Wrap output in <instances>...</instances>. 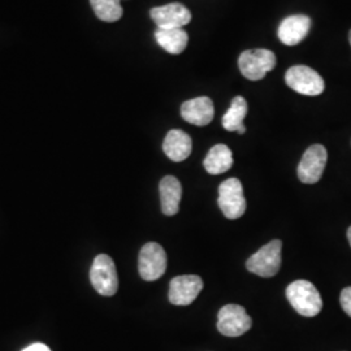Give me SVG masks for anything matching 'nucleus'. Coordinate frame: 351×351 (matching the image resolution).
<instances>
[{
  "label": "nucleus",
  "instance_id": "f257e3e1",
  "mask_svg": "<svg viewBox=\"0 0 351 351\" xmlns=\"http://www.w3.org/2000/svg\"><path fill=\"white\" fill-rule=\"evenodd\" d=\"M287 298L293 308L306 317H314L323 308V300L313 282L297 280L287 288Z\"/></svg>",
  "mask_w": 351,
  "mask_h": 351
},
{
  "label": "nucleus",
  "instance_id": "f03ea898",
  "mask_svg": "<svg viewBox=\"0 0 351 351\" xmlns=\"http://www.w3.org/2000/svg\"><path fill=\"white\" fill-rule=\"evenodd\" d=\"M281 251L282 242L280 239H274L251 255L246 262V267L251 274L258 276H276L281 268Z\"/></svg>",
  "mask_w": 351,
  "mask_h": 351
},
{
  "label": "nucleus",
  "instance_id": "7ed1b4c3",
  "mask_svg": "<svg viewBox=\"0 0 351 351\" xmlns=\"http://www.w3.org/2000/svg\"><path fill=\"white\" fill-rule=\"evenodd\" d=\"M276 55L265 49L243 51L239 58V71L250 81H259L276 66Z\"/></svg>",
  "mask_w": 351,
  "mask_h": 351
},
{
  "label": "nucleus",
  "instance_id": "20e7f679",
  "mask_svg": "<svg viewBox=\"0 0 351 351\" xmlns=\"http://www.w3.org/2000/svg\"><path fill=\"white\" fill-rule=\"evenodd\" d=\"M285 82L295 93L308 97L320 95L326 88L323 77L306 65H294L289 68L285 73Z\"/></svg>",
  "mask_w": 351,
  "mask_h": 351
},
{
  "label": "nucleus",
  "instance_id": "39448f33",
  "mask_svg": "<svg viewBox=\"0 0 351 351\" xmlns=\"http://www.w3.org/2000/svg\"><path fill=\"white\" fill-rule=\"evenodd\" d=\"M90 280L94 289L104 297H112L119 289V277L111 256L98 255L90 269Z\"/></svg>",
  "mask_w": 351,
  "mask_h": 351
},
{
  "label": "nucleus",
  "instance_id": "423d86ee",
  "mask_svg": "<svg viewBox=\"0 0 351 351\" xmlns=\"http://www.w3.org/2000/svg\"><path fill=\"white\" fill-rule=\"evenodd\" d=\"M219 207L226 219L237 220L246 211L243 186L239 178L230 177L219 186Z\"/></svg>",
  "mask_w": 351,
  "mask_h": 351
},
{
  "label": "nucleus",
  "instance_id": "0eeeda50",
  "mask_svg": "<svg viewBox=\"0 0 351 351\" xmlns=\"http://www.w3.org/2000/svg\"><path fill=\"white\" fill-rule=\"evenodd\" d=\"M252 320L245 307L226 304L217 315V330L226 337H239L250 330Z\"/></svg>",
  "mask_w": 351,
  "mask_h": 351
},
{
  "label": "nucleus",
  "instance_id": "6e6552de",
  "mask_svg": "<svg viewBox=\"0 0 351 351\" xmlns=\"http://www.w3.org/2000/svg\"><path fill=\"white\" fill-rule=\"evenodd\" d=\"M138 269L145 281H155L163 276L167 269V254L162 245L149 242L141 249Z\"/></svg>",
  "mask_w": 351,
  "mask_h": 351
},
{
  "label": "nucleus",
  "instance_id": "1a4fd4ad",
  "mask_svg": "<svg viewBox=\"0 0 351 351\" xmlns=\"http://www.w3.org/2000/svg\"><path fill=\"white\" fill-rule=\"evenodd\" d=\"M328 152L323 145L310 146L302 156L297 173L303 184L313 185L319 182L326 169Z\"/></svg>",
  "mask_w": 351,
  "mask_h": 351
},
{
  "label": "nucleus",
  "instance_id": "9d476101",
  "mask_svg": "<svg viewBox=\"0 0 351 351\" xmlns=\"http://www.w3.org/2000/svg\"><path fill=\"white\" fill-rule=\"evenodd\" d=\"M203 289V280L197 275H182L171 280L168 298L175 306H189Z\"/></svg>",
  "mask_w": 351,
  "mask_h": 351
},
{
  "label": "nucleus",
  "instance_id": "9b49d317",
  "mask_svg": "<svg viewBox=\"0 0 351 351\" xmlns=\"http://www.w3.org/2000/svg\"><path fill=\"white\" fill-rule=\"evenodd\" d=\"M150 16L158 29H178L191 21V13L181 3L155 7L151 10Z\"/></svg>",
  "mask_w": 351,
  "mask_h": 351
},
{
  "label": "nucleus",
  "instance_id": "f8f14e48",
  "mask_svg": "<svg viewBox=\"0 0 351 351\" xmlns=\"http://www.w3.org/2000/svg\"><path fill=\"white\" fill-rule=\"evenodd\" d=\"M311 29V19L306 14H293L284 19L278 26V39L287 46H295L307 37Z\"/></svg>",
  "mask_w": 351,
  "mask_h": 351
},
{
  "label": "nucleus",
  "instance_id": "ddd939ff",
  "mask_svg": "<svg viewBox=\"0 0 351 351\" xmlns=\"http://www.w3.org/2000/svg\"><path fill=\"white\" fill-rule=\"evenodd\" d=\"M213 103L208 97H198L182 103L181 106L182 119L193 125H208L213 120Z\"/></svg>",
  "mask_w": 351,
  "mask_h": 351
},
{
  "label": "nucleus",
  "instance_id": "4468645a",
  "mask_svg": "<svg viewBox=\"0 0 351 351\" xmlns=\"http://www.w3.org/2000/svg\"><path fill=\"white\" fill-rule=\"evenodd\" d=\"M193 149V142L188 133L180 129H172L168 132L163 142L164 154L172 162H184L188 159Z\"/></svg>",
  "mask_w": 351,
  "mask_h": 351
},
{
  "label": "nucleus",
  "instance_id": "2eb2a0df",
  "mask_svg": "<svg viewBox=\"0 0 351 351\" xmlns=\"http://www.w3.org/2000/svg\"><path fill=\"white\" fill-rule=\"evenodd\" d=\"M162 211L167 216H175L180 211V202L182 198L181 182L173 176H165L159 185Z\"/></svg>",
  "mask_w": 351,
  "mask_h": 351
},
{
  "label": "nucleus",
  "instance_id": "dca6fc26",
  "mask_svg": "<svg viewBox=\"0 0 351 351\" xmlns=\"http://www.w3.org/2000/svg\"><path fill=\"white\" fill-rule=\"evenodd\" d=\"M155 39L158 45L172 55L182 53L188 46V33L182 29H158L155 32Z\"/></svg>",
  "mask_w": 351,
  "mask_h": 351
},
{
  "label": "nucleus",
  "instance_id": "f3484780",
  "mask_svg": "<svg viewBox=\"0 0 351 351\" xmlns=\"http://www.w3.org/2000/svg\"><path fill=\"white\" fill-rule=\"evenodd\" d=\"M204 169L210 175H221L228 172L233 165V154L226 145H215L208 151L204 162Z\"/></svg>",
  "mask_w": 351,
  "mask_h": 351
},
{
  "label": "nucleus",
  "instance_id": "a211bd4d",
  "mask_svg": "<svg viewBox=\"0 0 351 351\" xmlns=\"http://www.w3.org/2000/svg\"><path fill=\"white\" fill-rule=\"evenodd\" d=\"M247 101L243 97H236L229 110L223 116V126L228 132H239V134L246 133V126L243 125V120L247 114Z\"/></svg>",
  "mask_w": 351,
  "mask_h": 351
},
{
  "label": "nucleus",
  "instance_id": "6ab92c4d",
  "mask_svg": "<svg viewBox=\"0 0 351 351\" xmlns=\"http://www.w3.org/2000/svg\"><path fill=\"white\" fill-rule=\"evenodd\" d=\"M97 17L104 23H116L123 16L120 0H90Z\"/></svg>",
  "mask_w": 351,
  "mask_h": 351
},
{
  "label": "nucleus",
  "instance_id": "aec40b11",
  "mask_svg": "<svg viewBox=\"0 0 351 351\" xmlns=\"http://www.w3.org/2000/svg\"><path fill=\"white\" fill-rule=\"evenodd\" d=\"M339 303H341L342 310L351 317V287L345 288L341 291Z\"/></svg>",
  "mask_w": 351,
  "mask_h": 351
},
{
  "label": "nucleus",
  "instance_id": "412c9836",
  "mask_svg": "<svg viewBox=\"0 0 351 351\" xmlns=\"http://www.w3.org/2000/svg\"><path fill=\"white\" fill-rule=\"evenodd\" d=\"M21 351H51L50 348L45 343H40V342H36V343H32L29 345L27 348H25L24 350Z\"/></svg>",
  "mask_w": 351,
  "mask_h": 351
},
{
  "label": "nucleus",
  "instance_id": "4be33fe9",
  "mask_svg": "<svg viewBox=\"0 0 351 351\" xmlns=\"http://www.w3.org/2000/svg\"><path fill=\"white\" fill-rule=\"evenodd\" d=\"M348 239H349V243H350L351 246V226L348 229Z\"/></svg>",
  "mask_w": 351,
  "mask_h": 351
},
{
  "label": "nucleus",
  "instance_id": "5701e85b",
  "mask_svg": "<svg viewBox=\"0 0 351 351\" xmlns=\"http://www.w3.org/2000/svg\"><path fill=\"white\" fill-rule=\"evenodd\" d=\"M349 42H350V45H351V30H350V33H349Z\"/></svg>",
  "mask_w": 351,
  "mask_h": 351
}]
</instances>
